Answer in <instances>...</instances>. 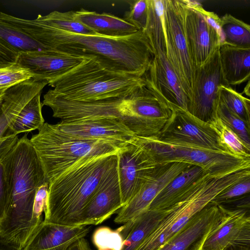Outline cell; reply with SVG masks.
Wrapping results in <instances>:
<instances>
[{"mask_svg":"<svg viewBox=\"0 0 250 250\" xmlns=\"http://www.w3.org/2000/svg\"><path fill=\"white\" fill-rule=\"evenodd\" d=\"M216 117L234 131L247 147L250 148V127L231 113L220 101L216 111Z\"/></svg>","mask_w":250,"mask_h":250,"instance_id":"obj_34","label":"cell"},{"mask_svg":"<svg viewBox=\"0 0 250 250\" xmlns=\"http://www.w3.org/2000/svg\"><path fill=\"white\" fill-rule=\"evenodd\" d=\"M155 164L182 162L204 168L210 175L220 176L250 168V160L225 151L162 142L156 138L137 137Z\"/></svg>","mask_w":250,"mask_h":250,"instance_id":"obj_7","label":"cell"},{"mask_svg":"<svg viewBox=\"0 0 250 250\" xmlns=\"http://www.w3.org/2000/svg\"><path fill=\"white\" fill-rule=\"evenodd\" d=\"M129 10L124 15V19L134 26L138 30L143 31L148 18L147 0H136L128 1Z\"/></svg>","mask_w":250,"mask_h":250,"instance_id":"obj_36","label":"cell"},{"mask_svg":"<svg viewBox=\"0 0 250 250\" xmlns=\"http://www.w3.org/2000/svg\"><path fill=\"white\" fill-rule=\"evenodd\" d=\"M224 212L222 206L211 201L156 250H201L206 238L218 225Z\"/></svg>","mask_w":250,"mask_h":250,"instance_id":"obj_18","label":"cell"},{"mask_svg":"<svg viewBox=\"0 0 250 250\" xmlns=\"http://www.w3.org/2000/svg\"><path fill=\"white\" fill-rule=\"evenodd\" d=\"M125 98H109L97 101H69L59 97L49 90L44 95L42 105L49 107L53 116L62 121L101 118L122 119Z\"/></svg>","mask_w":250,"mask_h":250,"instance_id":"obj_15","label":"cell"},{"mask_svg":"<svg viewBox=\"0 0 250 250\" xmlns=\"http://www.w3.org/2000/svg\"><path fill=\"white\" fill-rule=\"evenodd\" d=\"M92 242L98 250H122L124 239L119 230L108 227L98 228L93 232Z\"/></svg>","mask_w":250,"mask_h":250,"instance_id":"obj_33","label":"cell"},{"mask_svg":"<svg viewBox=\"0 0 250 250\" xmlns=\"http://www.w3.org/2000/svg\"><path fill=\"white\" fill-rule=\"evenodd\" d=\"M32 78L28 69L16 62L9 67L0 69V90L7 89Z\"/></svg>","mask_w":250,"mask_h":250,"instance_id":"obj_35","label":"cell"},{"mask_svg":"<svg viewBox=\"0 0 250 250\" xmlns=\"http://www.w3.org/2000/svg\"><path fill=\"white\" fill-rule=\"evenodd\" d=\"M117 154L83 158L50 181L43 221L77 226L79 214L117 161Z\"/></svg>","mask_w":250,"mask_h":250,"instance_id":"obj_3","label":"cell"},{"mask_svg":"<svg viewBox=\"0 0 250 250\" xmlns=\"http://www.w3.org/2000/svg\"><path fill=\"white\" fill-rule=\"evenodd\" d=\"M156 138L165 143L224 151L209 123L181 108L173 109L168 123Z\"/></svg>","mask_w":250,"mask_h":250,"instance_id":"obj_12","label":"cell"},{"mask_svg":"<svg viewBox=\"0 0 250 250\" xmlns=\"http://www.w3.org/2000/svg\"><path fill=\"white\" fill-rule=\"evenodd\" d=\"M250 192V176L228 186L212 201L220 204L240 198Z\"/></svg>","mask_w":250,"mask_h":250,"instance_id":"obj_37","label":"cell"},{"mask_svg":"<svg viewBox=\"0 0 250 250\" xmlns=\"http://www.w3.org/2000/svg\"><path fill=\"white\" fill-rule=\"evenodd\" d=\"M61 132L72 137L105 141L125 145L135 136L118 118L62 121L55 124Z\"/></svg>","mask_w":250,"mask_h":250,"instance_id":"obj_19","label":"cell"},{"mask_svg":"<svg viewBox=\"0 0 250 250\" xmlns=\"http://www.w3.org/2000/svg\"><path fill=\"white\" fill-rule=\"evenodd\" d=\"M7 202L0 219V238L23 249L39 224L33 217L36 192L48 181L37 154L26 133L7 134L0 145Z\"/></svg>","mask_w":250,"mask_h":250,"instance_id":"obj_1","label":"cell"},{"mask_svg":"<svg viewBox=\"0 0 250 250\" xmlns=\"http://www.w3.org/2000/svg\"><path fill=\"white\" fill-rule=\"evenodd\" d=\"M173 108L146 86H142L123 101L122 120L140 138H156L170 119Z\"/></svg>","mask_w":250,"mask_h":250,"instance_id":"obj_8","label":"cell"},{"mask_svg":"<svg viewBox=\"0 0 250 250\" xmlns=\"http://www.w3.org/2000/svg\"><path fill=\"white\" fill-rule=\"evenodd\" d=\"M41 93L35 96L22 109L16 119L10 124L8 133L18 135L39 129L45 123L41 102Z\"/></svg>","mask_w":250,"mask_h":250,"instance_id":"obj_27","label":"cell"},{"mask_svg":"<svg viewBox=\"0 0 250 250\" xmlns=\"http://www.w3.org/2000/svg\"><path fill=\"white\" fill-rule=\"evenodd\" d=\"M163 0L167 59L188 102L195 67L185 35V3L183 0Z\"/></svg>","mask_w":250,"mask_h":250,"instance_id":"obj_9","label":"cell"},{"mask_svg":"<svg viewBox=\"0 0 250 250\" xmlns=\"http://www.w3.org/2000/svg\"><path fill=\"white\" fill-rule=\"evenodd\" d=\"M6 89H2L0 90V106L2 101L3 96L4 95L5 91Z\"/></svg>","mask_w":250,"mask_h":250,"instance_id":"obj_45","label":"cell"},{"mask_svg":"<svg viewBox=\"0 0 250 250\" xmlns=\"http://www.w3.org/2000/svg\"><path fill=\"white\" fill-rule=\"evenodd\" d=\"M49 189V182L46 181L38 189L33 205V217L35 221L40 224L43 221L42 215L45 208Z\"/></svg>","mask_w":250,"mask_h":250,"instance_id":"obj_38","label":"cell"},{"mask_svg":"<svg viewBox=\"0 0 250 250\" xmlns=\"http://www.w3.org/2000/svg\"><path fill=\"white\" fill-rule=\"evenodd\" d=\"M219 50L205 64L195 68L192 92L187 105L189 113L207 123L216 117L219 102V87L229 86L222 71Z\"/></svg>","mask_w":250,"mask_h":250,"instance_id":"obj_10","label":"cell"},{"mask_svg":"<svg viewBox=\"0 0 250 250\" xmlns=\"http://www.w3.org/2000/svg\"><path fill=\"white\" fill-rule=\"evenodd\" d=\"M66 250H91V249L88 241L83 237L73 242Z\"/></svg>","mask_w":250,"mask_h":250,"instance_id":"obj_42","label":"cell"},{"mask_svg":"<svg viewBox=\"0 0 250 250\" xmlns=\"http://www.w3.org/2000/svg\"><path fill=\"white\" fill-rule=\"evenodd\" d=\"M0 250H25L20 249L14 245L0 238Z\"/></svg>","mask_w":250,"mask_h":250,"instance_id":"obj_43","label":"cell"},{"mask_svg":"<svg viewBox=\"0 0 250 250\" xmlns=\"http://www.w3.org/2000/svg\"><path fill=\"white\" fill-rule=\"evenodd\" d=\"M75 17L95 34L101 36L123 37L139 31L124 19L109 13H98L82 8L75 11Z\"/></svg>","mask_w":250,"mask_h":250,"instance_id":"obj_23","label":"cell"},{"mask_svg":"<svg viewBox=\"0 0 250 250\" xmlns=\"http://www.w3.org/2000/svg\"><path fill=\"white\" fill-rule=\"evenodd\" d=\"M0 44L17 54L48 49L1 19Z\"/></svg>","mask_w":250,"mask_h":250,"instance_id":"obj_28","label":"cell"},{"mask_svg":"<svg viewBox=\"0 0 250 250\" xmlns=\"http://www.w3.org/2000/svg\"><path fill=\"white\" fill-rule=\"evenodd\" d=\"M27 33L48 49L92 59L110 71L143 77L148 70L153 53L142 31L123 37L74 34L54 29L36 20Z\"/></svg>","mask_w":250,"mask_h":250,"instance_id":"obj_2","label":"cell"},{"mask_svg":"<svg viewBox=\"0 0 250 250\" xmlns=\"http://www.w3.org/2000/svg\"><path fill=\"white\" fill-rule=\"evenodd\" d=\"M91 227L67 226L43 221L24 248L25 250H66L79 239L85 237Z\"/></svg>","mask_w":250,"mask_h":250,"instance_id":"obj_21","label":"cell"},{"mask_svg":"<svg viewBox=\"0 0 250 250\" xmlns=\"http://www.w3.org/2000/svg\"><path fill=\"white\" fill-rule=\"evenodd\" d=\"M190 165L173 162L156 164L148 167L142 175L135 194L119 209L114 222L125 224L147 210L158 193Z\"/></svg>","mask_w":250,"mask_h":250,"instance_id":"obj_11","label":"cell"},{"mask_svg":"<svg viewBox=\"0 0 250 250\" xmlns=\"http://www.w3.org/2000/svg\"><path fill=\"white\" fill-rule=\"evenodd\" d=\"M250 175V168L214 176L206 172L194 182L169 208L138 250H156L178 232L223 190Z\"/></svg>","mask_w":250,"mask_h":250,"instance_id":"obj_4","label":"cell"},{"mask_svg":"<svg viewBox=\"0 0 250 250\" xmlns=\"http://www.w3.org/2000/svg\"><path fill=\"white\" fill-rule=\"evenodd\" d=\"M123 207L117 159L79 214L77 226L101 224Z\"/></svg>","mask_w":250,"mask_h":250,"instance_id":"obj_16","label":"cell"},{"mask_svg":"<svg viewBox=\"0 0 250 250\" xmlns=\"http://www.w3.org/2000/svg\"><path fill=\"white\" fill-rule=\"evenodd\" d=\"M118 168L122 203L125 206L135 194L140 179L155 164L142 142L136 137L119 150Z\"/></svg>","mask_w":250,"mask_h":250,"instance_id":"obj_20","label":"cell"},{"mask_svg":"<svg viewBox=\"0 0 250 250\" xmlns=\"http://www.w3.org/2000/svg\"><path fill=\"white\" fill-rule=\"evenodd\" d=\"M199 9L208 24L217 32L221 39L222 44L224 41V37L221 29V18L215 13L206 10L201 4L199 5Z\"/></svg>","mask_w":250,"mask_h":250,"instance_id":"obj_39","label":"cell"},{"mask_svg":"<svg viewBox=\"0 0 250 250\" xmlns=\"http://www.w3.org/2000/svg\"><path fill=\"white\" fill-rule=\"evenodd\" d=\"M250 80L248 81V83L244 88L243 93H245L248 97L250 96Z\"/></svg>","mask_w":250,"mask_h":250,"instance_id":"obj_44","label":"cell"},{"mask_svg":"<svg viewBox=\"0 0 250 250\" xmlns=\"http://www.w3.org/2000/svg\"><path fill=\"white\" fill-rule=\"evenodd\" d=\"M219 101L233 114L250 127V101L230 86L219 87Z\"/></svg>","mask_w":250,"mask_h":250,"instance_id":"obj_32","label":"cell"},{"mask_svg":"<svg viewBox=\"0 0 250 250\" xmlns=\"http://www.w3.org/2000/svg\"><path fill=\"white\" fill-rule=\"evenodd\" d=\"M185 32L195 67L205 64L219 48L221 39L199 9V2L185 0Z\"/></svg>","mask_w":250,"mask_h":250,"instance_id":"obj_13","label":"cell"},{"mask_svg":"<svg viewBox=\"0 0 250 250\" xmlns=\"http://www.w3.org/2000/svg\"><path fill=\"white\" fill-rule=\"evenodd\" d=\"M220 18L224 37L222 44L250 47V26L248 24L229 14Z\"/></svg>","mask_w":250,"mask_h":250,"instance_id":"obj_30","label":"cell"},{"mask_svg":"<svg viewBox=\"0 0 250 250\" xmlns=\"http://www.w3.org/2000/svg\"><path fill=\"white\" fill-rule=\"evenodd\" d=\"M45 87L42 82L29 79L10 88L4 93L0 106V145L8 134L10 124L24 106Z\"/></svg>","mask_w":250,"mask_h":250,"instance_id":"obj_22","label":"cell"},{"mask_svg":"<svg viewBox=\"0 0 250 250\" xmlns=\"http://www.w3.org/2000/svg\"><path fill=\"white\" fill-rule=\"evenodd\" d=\"M217 135L223 150L235 156L250 160V148L247 147L238 136L219 118L208 122Z\"/></svg>","mask_w":250,"mask_h":250,"instance_id":"obj_29","label":"cell"},{"mask_svg":"<svg viewBox=\"0 0 250 250\" xmlns=\"http://www.w3.org/2000/svg\"><path fill=\"white\" fill-rule=\"evenodd\" d=\"M144 77L109 71L92 59L83 63L49 85L54 95L69 101L125 98L145 86Z\"/></svg>","mask_w":250,"mask_h":250,"instance_id":"obj_5","label":"cell"},{"mask_svg":"<svg viewBox=\"0 0 250 250\" xmlns=\"http://www.w3.org/2000/svg\"><path fill=\"white\" fill-rule=\"evenodd\" d=\"M35 20L50 27L74 34H95L92 31L78 21L75 11L65 12L53 11L45 16L39 15Z\"/></svg>","mask_w":250,"mask_h":250,"instance_id":"obj_31","label":"cell"},{"mask_svg":"<svg viewBox=\"0 0 250 250\" xmlns=\"http://www.w3.org/2000/svg\"><path fill=\"white\" fill-rule=\"evenodd\" d=\"M206 172H208L204 168L190 165L158 193L148 210L160 211L169 208L194 182Z\"/></svg>","mask_w":250,"mask_h":250,"instance_id":"obj_26","label":"cell"},{"mask_svg":"<svg viewBox=\"0 0 250 250\" xmlns=\"http://www.w3.org/2000/svg\"><path fill=\"white\" fill-rule=\"evenodd\" d=\"M223 207L224 215L201 250H250V209Z\"/></svg>","mask_w":250,"mask_h":250,"instance_id":"obj_14","label":"cell"},{"mask_svg":"<svg viewBox=\"0 0 250 250\" xmlns=\"http://www.w3.org/2000/svg\"><path fill=\"white\" fill-rule=\"evenodd\" d=\"M164 215V210H148L118 228L124 239L122 250H138Z\"/></svg>","mask_w":250,"mask_h":250,"instance_id":"obj_25","label":"cell"},{"mask_svg":"<svg viewBox=\"0 0 250 250\" xmlns=\"http://www.w3.org/2000/svg\"><path fill=\"white\" fill-rule=\"evenodd\" d=\"M219 51L223 76L229 86L250 80V47L222 44Z\"/></svg>","mask_w":250,"mask_h":250,"instance_id":"obj_24","label":"cell"},{"mask_svg":"<svg viewBox=\"0 0 250 250\" xmlns=\"http://www.w3.org/2000/svg\"><path fill=\"white\" fill-rule=\"evenodd\" d=\"M18 54L0 44V69L15 63Z\"/></svg>","mask_w":250,"mask_h":250,"instance_id":"obj_41","label":"cell"},{"mask_svg":"<svg viewBox=\"0 0 250 250\" xmlns=\"http://www.w3.org/2000/svg\"><path fill=\"white\" fill-rule=\"evenodd\" d=\"M30 141L49 182L83 158L117 153L125 145L72 137L60 131L55 124L47 123Z\"/></svg>","mask_w":250,"mask_h":250,"instance_id":"obj_6","label":"cell"},{"mask_svg":"<svg viewBox=\"0 0 250 250\" xmlns=\"http://www.w3.org/2000/svg\"><path fill=\"white\" fill-rule=\"evenodd\" d=\"M7 202V192L4 170L3 164L0 160V219L4 215Z\"/></svg>","mask_w":250,"mask_h":250,"instance_id":"obj_40","label":"cell"},{"mask_svg":"<svg viewBox=\"0 0 250 250\" xmlns=\"http://www.w3.org/2000/svg\"><path fill=\"white\" fill-rule=\"evenodd\" d=\"M86 59L47 49L18 53L16 63L28 69L35 81H46L49 85Z\"/></svg>","mask_w":250,"mask_h":250,"instance_id":"obj_17","label":"cell"}]
</instances>
